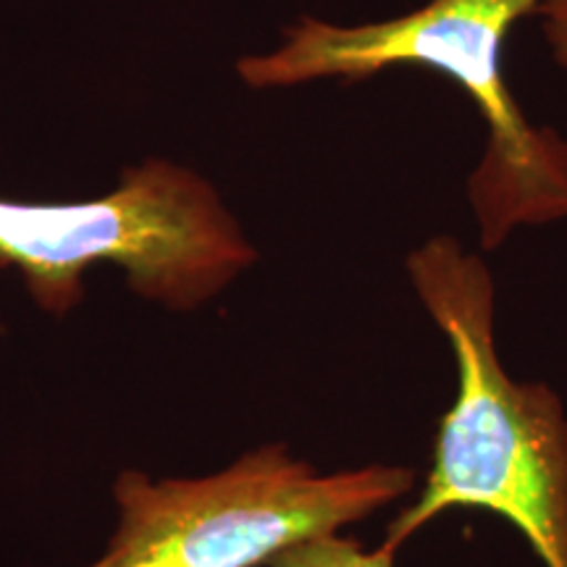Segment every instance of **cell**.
I'll return each instance as SVG.
<instances>
[{
    "mask_svg": "<svg viewBox=\"0 0 567 567\" xmlns=\"http://www.w3.org/2000/svg\"><path fill=\"white\" fill-rule=\"evenodd\" d=\"M425 310L457 360V400L439 423L421 499L389 528L396 551L452 507L492 509L547 567H567V417L544 384H517L494 347V284L476 255L434 237L408 258Z\"/></svg>",
    "mask_w": 567,
    "mask_h": 567,
    "instance_id": "cell-1",
    "label": "cell"
},
{
    "mask_svg": "<svg viewBox=\"0 0 567 567\" xmlns=\"http://www.w3.org/2000/svg\"><path fill=\"white\" fill-rule=\"evenodd\" d=\"M544 0H429L375 24L300 19L274 53L239 61L250 87L316 80L363 82L394 66L446 74L486 124V151L471 176L481 245L494 250L517 226L567 218V142L528 122L505 74V45Z\"/></svg>",
    "mask_w": 567,
    "mask_h": 567,
    "instance_id": "cell-2",
    "label": "cell"
},
{
    "mask_svg": "<svg viewBox=\"0 0 567 567\" xmlns=\"http://www.w3.org/2000/svg\"><path fill=\"white\" fill-rule=\"evenodd\" d=\"M255 260L216 189L189 168L147 161L111 195L87 203L0 197V268H17L48 313L82 300L84 274L124 268L134 292L189 310Z\"/></svg>",
    "mask_w": 567,
    "mask_h": 567,
    "instance_id": "cell-3",
    "label": "cell"
},
{
    "mask_svg": "<svg viewBox=\"0 0 567 567\" xmlns=\"http://www.w3.org/2000/svg\"><path fill=\"white\" fill-rule=\"evenodd\" d=\"M413 484L415 473L394 465L321 476L281 444L210 478L153 484L124 473L116 484L122 520L90 567H260L308 538L363 520Z\"/></svg>",
    "mask_w": 567,
    "mask_h": 567,
    "instance_id": "cell-4",
    "label": "cell"
},
{
    "mask_svg": "<svg viewBox=\"0 0 567 567\" xmlns=\"http://www.w3.org/2000/svg\"><path fill=\"white\" fill-rule=\"evenodd\" d=\"M271 567H394V551L381 547L368 551L354 538L326 534L308 538L274 557Z\"/></svg>",
    "mask_w": 567,
    "mask_h": 567,
    "instance_id": "cell-5",
    "label": "cell"
},
{
    "mask_svg": "<svg viewBox=\"0 0 567 567\" xmlns=\"http://www.w3.org/2000/svg\"><path fill=\"white\" fill-rule=\"evenodd\" d=\"M536 17H542L551 55L567 74V0H544Z\"/></svg>",
    "mask_w": 567,
    "mask_h": 567,
    "instance_id": "cell-6",
    "label": "cell"
}]
</instances>
